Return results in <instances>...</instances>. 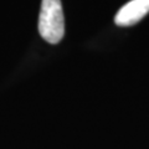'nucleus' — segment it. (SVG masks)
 I'll return each mask as SVG.
<instances>
[{
	"mask_svg": "<svg viewBox=\"0 0 149 149\" xmlns=\"http://www.w3.org/2000/svg\"><path fill=\"white\" fill-rule=\"evenodd\" d=\"M39 32L49 44H57L65 35L61 0H42L39 16Z\"/></svg>",
	"mask_w": 149,
	"mask_h": 149,
	"instance_id": "f257e3e1",
	"label": "nucleus"
},
{
	"mask_svg": "<svg viewBox=\"0 0 149 149\" xmlns=\"http://www.w3.org/2000/svg\"><path fill=\"white\" fill-rule=\"evenodd\" d=\"M149 13V0H132L119 9L114 22L118 26H132Z\"/></svg>",
	"mask_w": 149,
	"mask_h": 149,
	"instance_id": "f03ea898",
	"label": "nucleus"
}]
</instances>
